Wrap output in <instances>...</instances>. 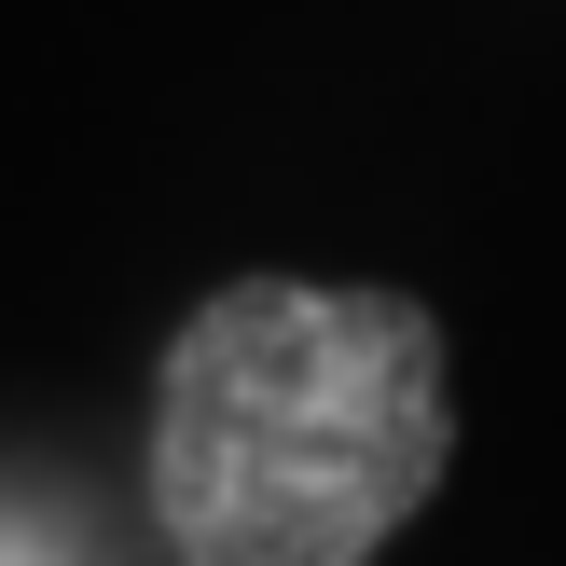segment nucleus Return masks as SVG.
Listing matches in <instances>:
<instances>
[{"label": "nucleus", "instance_id": "1", "mask_svg": "<svg viewBox=\"0 0 566 566\" xmlns=\"http://www.w3.org/2000/svg\"><path fill=\"white\" fill-rule=\"evenodd\" d=\"M457 470V374L415 291L235 276L153 359V525L180 566H374Z\"/></svg>", "mask_w": 566, "mask_h": 566}, {"label": "nucleus", "instance_id": "2", "mask_svg": "<svg viewBox=\"0 0 566 566\" xmlns=\"http://www.w3.org/2000/svg\"><path fill=\"white\" fill-rule=\"evenodd\" d=\"M0 566H83V512H42V497H0Z\"/></svg>", "mask_w": 566, "mask_h": 566}]
</instances>
